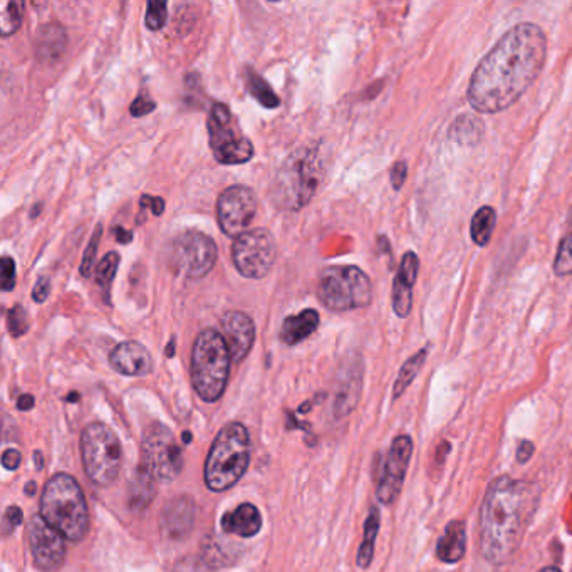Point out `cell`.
<instances>
[{
  "label": "cell",
  "instance_id": "cell-1",
  "mask_svg": "<svg viewBox=\"0 0 572 572\" xmlns=\"http://www.w3.org/2000/svg\"><path fill=\"white\" fill-rule=\"evenodd\" d=\"M546 57L547 39L539 25H514L477 65L467 95L470 106L484 115L510 108L539 77Z\"/></svg>",
  "mask_w": 572,
  "mask_h": 572
},
{
  "label": "cell",
  "instance_id": "cell-2",
  "mask_svg": "<svg viewBox=\"0 0 572 572\" xmlns=\"http://www.w3.org/2000/svg\"><path fill=\"white\" fill-rule=\"evenodd\" d=\"M539 492L526 480L502 476L487 488L480 510V549L487 561L507 564L520 547Z\"/></svg>",
  "mask_w": 572,
  "mask_h": 572
},
{
  "label": "cell",
  "instance_id": "cell-3",
  "mask_svg": "<svg viewBox=\"0 0 572 572\" xmlns=\"http://www.w3.org/2000/svg\"><path fill=\"white\" fill-rule=\"evenodd\" d=\"M41 516L65 539L79 542L86 537L89 510L75 477L57 474L47 480L41 496Z\"/></svg>",
  "mask_w": 572,
  "mask_h": 572
},
{
  "label": "cell",
  "instance_id": "cell-4",
  "mask_svg": "<svg viewBox=\"0 0 572 572\" xmlns=\"http://www.w3.org/2000/svg\"><path fill=\"white\" fill-rule=\"evenodd\" d=\"M321 162L319 150L306 146L292 152L276 173L270 186V198L281 210L296 212L313 200L321 184Z\"/></svg>",
  "mask_w": 572,
  "mask_h": 572
},
{
  "label": "cell",
  "instance_id": "cell-5",
  "mask_svg": "<svg viewBox=\"0 0 572 572\" xmlns=\"http://www.w3.org/2000/svg\"><path fill=\"white\" fill-rule=\"evenodd\" d=\"M250 462V438L242 423L224 426L208 452L206 484L212 492H226L247 472Z\"/></svg>",
  "mask_w": 572,
  "mask_h": 572
},
{
  "label": "cell",
  "instance_id": "cell-6",
  "mask_svg": "<svg viewBox=\"0 0 572 572\" xmlns=\"http://www.w3.org/2000/svg\"><path fill=\"white\" fill-rule=\"evenodd\" d=\"M232 356L224 336L216 329H204L192 349V385L196 395L216 403L227 388Z\"/></svg>",
  "mask_w": 572,
  "mask_h": 572
},
{
  "label": "cell",
  "instance_id": "cell-7",
  "mask_svg": "<svg viewBox=\"0 0 572 572\" xmlns=\"http://www.w3.org/2000/svg\"><path fill=\"white\" fill-rule=\"evenodd\" d=\"M319 301L329 311H353L373 301V284L366 272L355 266H336L321 272L317 282Z\"/></svg>",
  "mask_w": 572,
  "mask_h": 572
},
{
  "label": "cell",
  "instance_id": "cell-8",
  "mask_svg": "<svg viewBox=\"0 0 572 572\" xmlns=\"http://www.w3.org/2000/svg\"><path fill=\"white\" fill-rule=\"evenodd\" d=\"M81 458L87 478L97 487H109L121 470V443L116 433L103 423H91L81 435Z\"/></svg>",
  "mask_w": 572,
  "mask_h": 572
},
{
  "label": "cell",
  "instance_id": "cell-9",
  "mask_svg": "<svg viewBox=\"0 0 572 572\" xmlns=\"http://www.w3.org/2000/svg\"><path fill=\"white\" fill-rule=\"evenodd\" d=\"M208 141L216 160L222 165H242L254 156V145L238 126L224 103H216L206 121Z\"/></svg>",
  "mask_w": 572,
  "mask_h": 572
},
{
  "label": "cell",
  "instance_id": "cell-10",
  "mask_svg": "<svg viewBox=\"0 0 572 572\" xmlns=\"http://www.w3.org/2000/svg\"><path fill=\"white\" fill-rule=\"evenodd\" d=\"M216 262L214 238L204 232L188 230L173 240L170 248L172 269L186 279H204Z\"/></svg>",
  "mask_w": 572,
  "mask_h": 572
},
{
  "label": "cell",
  "instance_id": "cell-11",
  "mask_svg": "<svg viewBox=\"0 0 572 572\" xmlns=\"http://www.w3.org/2000/svg\"><path fill=\"white\" fill-rule=\"evenodd\" d=\"M143 465L156 478V482L163 484L175 480L184 468V452L170 428L162 423H155L145 433Z\"/></svg>",
  "mask_w": 572,
  "mask_h": 572
},
{
  "label": "cell",
  "instance_id": "cell-12",
  "mask_svg": "<svg viewBox=\"0 0 572 572\" xmlns=\"http://www.w3.org/2000/svg\"><path fill=\"white\" fill-rule=\"evenodd\" d=\"M277 259V244L267 228H252L232 246V260L247 279H264Z\"/></svg>",
  "mask_w": 572,
  "mask_h": 572
},
{
  "label": "cell",
  "instance_id": "cell-13",
  "mask_svg": "<svg viewBox=\"0 0 572 572\" xmlns=\"http://www.w3.org/2000/svg\"><path fill=\"white\" fill-rule=\"evenodd\" d=\"M259 200L252 188L234 185L224 190L216 202V220L228 237L242 236L257 216Z\"/></svg>",
  "mask_w": 572,
  "mask_h": 572
},
{
  "label": "cell",
  "instance_id": "cell-14",
  "mask_svg": "<svg viewBox=\"0 0 572 572\" xmlns=\"http://www.w3.org/2000/svg\"><path fill=\"white\" fill-rule=\"evenodd\" d=\"M27 540L33 552L34 564L44 572H55L65 557V539L61 532L51 527L41 514L27 524Z\"/></svg>",
  "mask_w": 572,
  "mask_h": 572
},
{
  "label": "cell",
  "instance_id": "cell-15",
  "mask_svg": "<svg viewBox=\"0 0 572 572\" xmlns=\"http://www.w3.org/2000/svg\"><path fill=\"white\" fill-rule=\"evenodd\" d=\"M411 455H413V440L408 435L396 437L389 447L388 457L383 467V474L379 478L376 497L379 502L385 506H391L401 494V488L405 484V477L410 467Z\"/></svg>",
  "mask_w": 572,
  "mask_h": 572
},
{
  "label": "cell",
  "instance_id": "cell-16",
  "mask_svg": "<svg viewBox=\"0 0 572 572\" xmlns=\"http://www.w3.org/2000/svg\"><path fill=\"white\" fill-rule=\"evenodd\" d=\"M222 336L226 339L234 363L246 359L254 341H256V325L242 311H228L222 317Z\"/></svg>",
  "mask_w": 572,
  "mask_h": 572
},
{
  "label": "cell",
  "instance_id": "cell-17",
  "mask_svg": "<svg viewBox=\"0 0 572 572\" xmlns=\"http://www.w3.org/2000/svg\"><path fill=\"white\" fill-rule=\"evenodd\" d=\"M363 389V365L361 359H349L339 371L337 388L335 396V416L337 420L345 418L356 408L357 401Z\"/></svg>",
  "mask_w": 572,
  "mask_h": 572
},
{
  "label": "cell",
  "instance_id": "cell-18",
  "mask_svg": "<svg viewBox=\"0 0 572 572\" xmlns=\"http://www.w3.org/2000/svg\"><path fill=\"white\" fill-rule=\"evenodd\" d=\"M195 524V502L192 497L172 498L160 516L163 534L173 540H182L192 532Z\"/></svg>",
  "mask_w": 572,
  "mask_h": 572
},
{
  "label": "cell",
  "instance_id": "cell-19",
  "mask_svg": "<svg viewBox=\"0 0 572 572\" xmlns=\"http://www.w3.org/2000/svg\"><path fill=\"white\" fill-rule=\"evenodd\" d=\"M109 363L115 371L125 376H148L153 371L150 351L136 341H125L116 346L109 355Z\"/></svg>",
  "mask_w": 572,
  "mask_h": 572
},
{
  "label": "cell",
  "instance_id": "cell-20",
  "mask_svg": "<svg viewBox=\"0 0 572 572\" xmlns=\"http://www.w3.org/2000/svg\"><path fill=\"white\" fill-rule=\"evenodd\" d=\"M420 260L415 252H406L401 260L400 270L393 282V311L405 319L413 307V286L418 277Z\"/></svg>",
  "mask_w": 572,
  "mask_h": 572
},
{
  "label": "cell",
  "instance_id": "cell-21",
  "mask_svg": "<svg viewBox=\"0 0 572 572\" xmlns=\"http://www.w3.org/2000/svg\"><path fill=\"white\" fill-rule=\"evenodd\" d=\"M319 323H321V316L316 309H304L301 313L284 319L279 337L282 343L287 346L299 345L317 331Z\"/></svg>",
  "mask_w": 572,
  "mask_h": 572
},
{
  "label": "cell",
  "instance_id": "cell-22",
  "mask_svg": "<svg viewBox=\"0 0 572 572\" xmlns=\"http://www.w3.org/2000/svg\"><path fill=\"white\" fill-rule=\"evenodd\" d=\"M262 527L259 508L252 504H242L236 510L227 512L222 517V529L227 534H236L240 537H254Z\"/></svg>",
  "mask_w": 572,
  "mask_h": 572
},
{
  "label": "cell",
  "instance_id": "cell-23",
  "mask_svg": "<svg viewBox=\"0 0 572 572\" xmlns=\"http://www.w3.org/2000/svg\"><path fill=\"white\" fill-rule=\"evenodd\" d=\"M67 34L59 24H45L35 37V55L45 63H55L65 55Z\"/></svg>",
  "mask_w": 572,
  "mask_h": 572
},
{
  "label": "cell",
  "instance_id": "cell-24",
  "mask_svg": "<svg viewBox=\"0 0 572 572\" xmlns=\"http://www.w3.org/2000/svg\"><path fill=\"white\" fill-rule=\"evenodd\" d=\"M467 551V530L464 520H454L447 526L442 539L437 544V557L447 564L462 561Z\"/></svg>",
  "mask_w": 572,
  "mask_h": 572
},
{
  "label": "cell",
  "instance_id": "cell-25",
  "mask_svg": "<svg viewBox=\"0 0 572 572\" xmlns=\"http://www.w3.org/2000/svg\"><path fill=\"white\" fill-rule=\"evenodd\" d=\"M379 522H381V518H379L378 508H371L366 522H365V539L361 542V547L357 551V566L361 569H366L373 562L375 542H376V537H378Z\"/></svg>",
  "mask_w": 572,
  "mask_h": 572
},
{
  "label": "cell",
  "instance_id": "cell-26",
  "mask_svg": "<svg viewBox=\"0 0 572 572\" xmlns=\"http://www.w3.org/2000/svg\"><path fill=\"white\" fill-rule=\"evenodd\" d=\"M155 484H156V478L148 472V468L145 465H141L135 480H133V486H131V506L135 508L148 507L153 496H155Z\"/></svg>",
  "mask_w": 572,
  "mask_h": 572
},
{
  "label": "cell",
  "instance_id": "cell-27",
  "mask_svg": "<svg viewBox=\"0 0 572 572\" xmlns=\"http://www.w3.org/2000/svg\"><path fill=\"white\" fill-rule=\"evenodd\" d=\"M484 135V123L482 119L476 118L472 115H464L455 119L450 128V138L460 145H476L482 140Z\"/></svg>",
  "mask_w": 572,
  "mask_h": 572
},
{
  "label": "cell",
  "instance_id": "cell-28",
  "mask_svg": "<svg viewBox=\"0 0 572 572\" xmlns=\"http://www.w3.org/2000/svg\"><path fill=\"white\" fill-rule=\"evenodd\" d=\"M496 224V210L492 206H486L477 210L476 216L472 218L470 234H472V240L476 242L478 247H486L487 244L490 242Z\"/></svg>",
  "mask_w": 572,
  "mask_h": 572
},
{
  "label": "cell",
  "instance_id": "cell-29",
  "mask_svg": "<svg viewBox=\"0 0 572 572\" xmlns=\"http://www.w3.org/2000/svg\"><path fill=\"white\" fill-rule=\"evenodd\" d=\"M426 355L428 351L426 349H420L415 356H411L400 369V375L395 381V386H393V398L398 400L401 395L406 391V388L410 386L411 383L415 381V378L418 376L421 367L426 361Z\"/></svg>",
  "mask_w": 572,
  "mask_h": 572
},
{
  "label": "cell",
  "instance_id": "cell-30",
  "mask_svg": "<svg viewBox=\"0 0 572 572\" xmlns=\"http://www.w3.org/2000/svg\"><path fill=\"white\" fill-rule=\"evenodd\" d=\"M247 86L250 95L256 97L264 108H279V105H281L279 96H277V95L274 93V89L266 83V79L259 76L257 73H254L252 69H247Z\"/></svg>",
  "mask_w": 572,
  "mask_h": 572
},
{
  "label": "cell",
  "instance_id": "cell-31",
  "mask_svg": "<svg viewBox=\"0 0 572 572\" xmlns=\"http://www.w3.org/2000/svg\"><path fill=\"white\" fill-rule=\"evenodd\" d=\"M22 14H24V2L7 0L2 4V11H0V34H2V37H9L12 34L19 31L22 24Z\"/></svg>",
  "mask_w": 572,
  "mask_h": 572
},
{
  "label": "cell",
  "instance_id": "cell-32",
  "mask_svg": "<svg viewBox=\"0 0 572 572\" xmlns=\"http://www.w3.org/2000/svg\"><path fill=\"white\" fill-rule=\"evenodd\" d=\"M119 260L121 257H119L118 252H109L103 259L99 260L96 270H95L96 284L103 289V294L108 296V299L111 284L115 281V276L118 272Z\"/></svg>",
  "mask_w": 572,
  "mask_h": 572
},
{
  "label": "cell",
  "instance_id": "cell-33",
  "mask_svg": "<svg viewBox=\"0 0 572 572\" xmlns=\"http://www.w3.org/2000/svg\"><path fill=\"white\" fill-rule=\"evenodd\" d=\"M569 224L571 227L562 238L561 246L557 248V256L554 260V272L559 277L572 276V208L569 210Z\"/></svg>",
  "mask_w": 572,
  "mask_h": 572
},
{
  "label": "cell",
  "instance_id": "cell-34",
  "mask_svg": "<svg viewBox=\"0 0 572 572\" xmlns=\"http://www.w3.org/2000/svg\"><path fill=\"white\" fill-rule=\"evenodd\" d=\"M101 236H103V226L99 224L96 228H95V232H93V236L89 238V244H87V247L85 248V256H83V260H81V266H79V272H81V276L83 277H91L93 274H95V262H96V254L97 248H99V240H101Z\"/></svg>",
  "mask_w": 572,
  "mask_h": 572
},
{
  "label": "cell",
  "instance_id": "cell-35",
  "mask_svg": "<svg viewBox=\"0 0 572 572\" xmlns=\"http://www.w3.org/2000/svg\"><path fill=\"white\" fill-rule=\"evenodd\" d=\"M7 329H9L12 337H21L29 331V314L21 304H15L9 309Z\"/></svg>",
  "mask_w": 572,
  "mask_h": 572
},
{
  "label": "cell",
  "instance_id": "cell-36",
  "mask_svg": "<svg viewBox=\"0 0 572 572\" xmlns=\"http://www.w3.org/2000/svg\"><path fill=\"white\" fill-rule=\"evenodd\" d=\"M168 21V5L166 2H158V0H150L146 5V19L145 24L150 31H160L165 27V24Z\"/></svg>",
  "mask_w": 572,
  "mask_h": 572
},
{
  "label": "cell",
  "instance_id": "cell-37",
  "mask_svg": "<svg viewBox=\"0 0 572 572\" xmlns=\"http://www.w3.org/2000/svg\"><path fill=\"white\" fill-rule=\"evenodd\" d=\"M15 262L9 256L0 260V287L4 292H11L15 287Z\"/></svg>",
  "mask_w": 572,
  "mask_h": 572
},
{
  "label": "cell",
  "instance_id": "cell-38",
  "mask_svg": "<svg viewBox=\"0 0 572 572\" xmlns=\"http://www.w3.org/2000/svg\"><path fill=\"white\" fill-rule=\"evenodd\" d=\"M172 572H214L212 566L196 556H186L173 566Z\"/></svg>",
  "mask_w": 572,
  "mask_h": 572
},
{
  "label": "cell",
  "instance_id": "cell-39",
  "mask_svg": "<svg viewBox=\"0 0 572 572\" xmlns=\"http://www.w3.org/2000/svg\"><path fill=\"white\" fill-rule=\"evenodd\" d=\"M155 108H156V103L153 101L152 97L140 95L131 103L130 113L135 118H141V116H146V115L153 113Z\"/></svg>",
  "mask_w": 572,
  "mask_h": 572
},
{
  "label": "cell",
  "instance_id": "cell-40",
  "mask_svg": "<svg viewBox=\"0 0 572 572\" xmlns=\"http://www.w3.org/2000/svg\"><path fill=\"white\" fill-rule=\"evenodd\" d=\"M408 175V165L405 162H396L391 168V185L395 190H400L403 184L406 182Z\"/></svg>",
  "mask_w": 572,
  "mask_h": 572
},
{
  "label": "cell",
  "instance_id": "cell-41",
  "mask_svg": "<svg viewBox=\"0 0 572 572\" xmlns=\"http://www.w3.org/2000/svg\"><path fill=\"white\" fill-rule=\"evenodd\" d=\"M49 294H51V281L49 277H41L34 286L33 299L35 303L43 304L47 301Z\"/></svg>",
  "mask_w": 572,
  "mask_h": 572
},
{
  "label": "cell",
  "instance_id": "cell-42",
  "mask_svg": "<svg viewBox=\"0 0 572 572\" xmlns=\"http://www.w3.org/2000/svg\"><path fill=\"white\" fill-rule=\"evenodd\" d=\"M22 518H24V514H22L21 508L15 507V506L7 508V510H5V516H4L5 524H9L7 529H5V534H9V532L15 529L17 526H21Z\"/></svg>",
  "mask_w": 572,
  "mask_h": 572
},
{
  "label": "cell",
  "instance_id": "cell-43",
  "mask_svg": "<svg viewBox=\"0 0 572 572\" xmlns=\"http://www.w3.org/2000/svg\"><path fill=\"white\" fill-rule=\"evenodd\" d=\"M21 462L22 455L19 450L9 448V450H5L4 455H2V464H4V467H5L7 470H17Z\"/></svg>",
  "mask_w": 572,
  "mask_h": 572
},
{
  "label": "cell",
  "instance_id": "cell-44",
  "mask_svg": "<svg viewBox=\"0 0 572 572\" xmlns=\"http://www.w3.org/2000/svg\"><path fill=\"white\" fill-rule=\"evenodd\" d=\"M141 206H150L152 214L155 216H160L165 210V200L160 196H150V195H143L141 198Z\"/></svg>",
  "mask_w": 572,
  "mask_h": 572
},
{
  "label": "cell",
  "instance_id": "cell-45",
  "mask_svg": "<svg viewBox=\"0 0 572 572\" xmlns=\"http://www.w3.org/2000/svg\"><path fill=\"white\" fill-rule=\"evenodd\" d=\"M532 455H534V445H532V443L527 442V440H522V442L518 443V464H526V462H529L530 457H532Z\"/></svg>",
  "mask_w": 572,
  "mask_h": 572
},
{
  "label": "cell",
  "instance_id": "cell-46",
  "mask_svg": "<svg viewBox=\"0 0 572 572\" xmlns=\"http://www.w3.org/2000/svg\"><path fill=\"white\" fill-rule=\"evenodd\" d=\"M34 396L33 395H22L21 398L17 400V408L21 411L33 410L34 406Z\"/></svg>",
  "mask_w": 572,
  "mask_h": 572
},
{
  "label": "cell",
  "instance_id": "cell-47",
  "mask_svg": "<svg viewBox=\"0 0 572 572\" xmlns=\"http://www.w3.org/2000/svg\"><path fill=\"white\" fill-rule=\"evenodd\" d=\"M115 236L119 244H130L131 238H133V232L131 230H125L123 227H115Z\"/></svg>",
  "mask_w": 572,
  "mask_h": 572
},
{
  "label": "cell",
  "instance_id": "cell-48",
  "mask_svg": "<svg viewBox=\"0 0 572 572\" xmlns=\"http://www.w3.org/2000/svg\"><path fill=\"white\" fill-rule=\"evenodd\" d=\"M34 458H35V467H37V468H43V455H39V452H35Z\"/></svg>",
  "mask_w": 572,
  "mask_h": 572
},
{
  "label": "cell",
  "instance_id": "cell-49",
  "mask_svg": "<svg viewBox=\"0 0 572 572\" xmlns=\"http://www.w3.org/2000/svg\"><path fill=\"white\" fill-rule=\"evenodd\" d=\"M173 355H175V339H172L170 345L166 347V356L173 357Z\"/></svg>",
  "mask_w": 572,
  "mask_h": 572
},
{
  "label": "cell",
  "instance_id": "cell-50",
  "mask_svg": "<svg viewBox=\"0 0 572 572\" xmlns=\"http://www.w3.org/2000/svg\"><path fill=\"white\" fill-rule=\"evenodd\" d=\"M35 488H37V486H35L34 482H31L29 486L25 487V494H29V496H35Z\"/></svg>",
  "mask_w": 572,
  "mask_h": 572
},
{
  "label": "cell",
  "instance_id": "cell-51",
  "mask_svg": "<svg viewBox=\"0 0 572 572\" xmlns=\"http://www.w3.org/2000/svg\"><path fill=\"white\" fill-rule=\"evenodd\" d=\"M539 572H561V569H559V567H554V566H551V567H544V569H540Z\"/></svg>",
  "mask_w": 572,
  "mask_h": 572
},
{
  "label": "cell",
  "instance_id": "cell-52",
  "mask_svg": "<svg viewBox=\"0 0 572 572\" xmlns=\"http://www.w3.org/2000/svg\"><path fill=\"white\" fill-rule=\"evenodd\" d=\"M67 401H77V393H71Z\"/></svg>",
  "mask_w": 572,
  "mask_h": 572
},
{
  "label": "cell",
  "instance_id": "cell-53",
  "mask_svg": "<svg viewBox=\"0 0 572 572\" xmlns=\"http://www.w3.org/2000/svg\"><path fill=\"white\" fill-rule=\"evenodd\" d=\"M184 440L185 442H190V440H192V435H190V433H184Z\"/></svg>",
  "mask_w": 572,
  "mask_h": 572
}]
</instances>
